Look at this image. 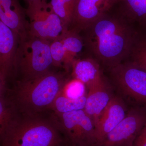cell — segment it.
Listing matches in <instances>:
<instances>
[{"label":"cell","mask_w":146,"mask_h":146,"mask_svg":"<svg viewBox=\"0 0 146 146\" xmlns=\"http://www.w3.org/2000/svg\"><path fill=\"white\" fill-rule=\"evenodd\" d=\"M110 11L84 31L83 38L96 59L110 68L129 56L138 36L122 16L112 15Z\"/></svg>","instance_id":"1"},{"label":"cell","mask_w":146,"mask_h":146,"mask_svg":"<svg viewBox=\"0 0 146 146\" xmlns=\"http://www.w3.org/2000/svg\"><path fill=\"white\" fill-rule=\"evenodd\" d=\"M68 73L65 71L52 70L37 78L15 80L12 89L7 90L9 97L5 98L18 114L43 116L50 110L54 100L70 78Z\"/></svg>","instance_id":"2"},{"label":"cell","mask_w":146,"mask_h":146,"mask_svg":"<svg viewBox=\"0 0 146 146\" xmlns=\"http://www.w3.org/2000/svg\"><path fill=\"white\" fill-rule=\"evenodd\" d=\"M0 142L1 146H66L63 136L50 118L17 113L0 130Z\"/></svg>","instance_id":"3"},{"label":"cell","mask_w":146,"mask_h":146,"mask_svg":"<svg viewBox=\"0 0 146 146\" xmlns=\"http://www.w3.org/2000/svg\"><path fill=\"white\" fill-rule=\"evenodd\" d=\"M50 43L29 34L20 40L15 64L14 78L16 80L37 78L52 71L53 65Z\"/></svg>","instance_id":"4"},{"label":"cell","mask_w":146,"mask_h":146,"mask_svg":"<svg viewBox=\"0 0 146 146\" xmlns=\"http://www.w3.org/2000/svg\"><path fill=\"white\" fill-rule=\"evenodd\" d=\"M65 139L67 146H95L94 121L84 110L59 114L50 117Z\"/></svg>","instance_id":"5"},{"label":"cell","mask_w":146,"mask_h":146,"mask_svg":"<svg viewBox=\"0 0 146 146\" xmlns=\"http://www.w3.org/2000/svg\"><path fill=\"white\" fill-rule=\"evenodd\" d=\"M29 18V34L50 42L59 38L65 29L61 19L47 1L39 0L26 9Z\"/></svg>","instance_id":"6"},{"label":"cell","mask_w":146,"mask_h":146,"mask_svg":"<svg viewBox=\"0 0 146 146\" xmlns=\"http://www.w3.org/2000/svg\"><path fill=\"white\" fill-rule=\"evenodd\" d=\"M112 82L121 93L146 108V72L132 61L110 68Z\"/></svg>","instance_id":"7"},{"label":"cell","mask_w":146,"mask_h":146,"mask_svg":"<svg viewBox=\"0 0 146 146\" xmlns=\"http://www.w3.org/2000/svg\"><path fill=\"white\" fill-rule=\"evenodd\" d=\"M146 122V108H131L125 117L97 146H133Z\"/></svg>","instance_id":"8"},{"label":"cell","mask_w":146,"mask_h":146,"mask_svg":"<svg viewBox=\"0 0 146 146\" xmlns=\"http://www.w3.org/2000/svg\"><path fill=\"white\" fill-rule=\"evenodd\" d=\"M20 37L0 21V97L7 90L9 79L14 78Z\"/></svg>","instance_id":"9"},{"label":"cell","mask_w":146,"mask_h":146,"mask_svg":"<svg viewBox=\"0 0 146 146\" xmlns=\"http://www.w3.org/2000/svg\"><path fill=\"white\" fill-rule=\"evenodd\" d=\"M119 0H76L69 29L84 31L95 21L112 10Z\"/></svg>","instance_id":"10"},{"label":"cell","mask_w":146,"mask_h":146,"mask_svg":"<svg viewBox=\"0 0 146 146\" xmlns=\"http://www.w3.org/2000/svg\"><path fill=\"white\" fill-rule=\"evenodd\" d=\"M127 109L121 98L114 96L95 124L97 146L123 120Z\"/></svg>","instance_id":"11"},{"label":"cell","mask_w":146,"mask_h":146,"mask_svg":"<svg viewBox=\"0 0 146 146\" xmlns=\"http://www.w3.org/2000/svg\"><path fill=\"white\" fill-rule=\"evenodd\" d=\"M26 9L19 0H0V21L20 36L21 40L29 34V23Z\"/></svg>","instance_id":"12"},{"label":"cell","mask_w":146,"mask_h":146,"mask_svg":"<svg viewBox=\"0 0 146 146\" xmlns=\"http://www.w3.org/2000/svg\"><path fill=\"white\" fill-rule=\"evenodd\" d=\"M84 110L94 121L95 125L115 95L105 78L88 89Z\"/></svg>","instance_id":"13"},{"label":"cell","mask_w":146,"mask_h":146,"mask_svg":"<svg viewBox=\"0 0 146 146\" xmlns=\"http://www.w3.org/2000/svg\"><path fill=\"white\" fill-rule=\"evenodd\" d=\"M71 76L86 85L87 89L105 78L98 61L91 58H79L71 67Z\"/></svg>","instance_id":"14"},{"label":"cell","mask_w":146,"mask_h":146,"mask_svg":"<svg viewBox=\"0 0 146 146\" xmlns=\"http://www.w3.org/2000/svg\"><path fill=\"white\" fill-rule=\"evenodd\" d=\"M59 38L63 43L65 52L63 69L69 72L73 63L79 58L84 46V41L79 33L70 29L64 30Z\"/></svg>","instance_id":"15"},{"label":"cell","mask_w":146,"mask_h":146,"mask_svg":"<svg viewBox=\"0 0 146 146\" xmlns=\"http://www.w3.org/2000/svg\"><path fill=\"white\" fill-rule=\"evenodd\" d=\"M116 5L123 17L146 27V0H119Z\"/></svg>","instance_id":"16"},{"label":"cell","mask_w":146,"mask_h":146,"mask_svg":"<svg viewBox=\"0 0 146 146\" xmlns=\"http://www.w3.org/2000/svg\"><path fill=\"white\" fill-rule=\"evenodd\" d=\"M86 96L73 99L68 98L61 91L53 103L50 110L54 113L62 114L84 110L86 104Z\"/></svg>","instance_id":"17"},{"label":"cell","mask_w":146,"mask_h":146,"mask_svg":"<svg viewBox=\"0 0 146 146\" xmlns=\"http://www.w3.org/2000/svg\"><path fill=\"white\" fill-rule=\"evenodd\" d=\"M76 0H50V5L59 16L65 29H68L72 21Z\"/></svg>","instance_id":"18"},{"label":"cell","mask_w":146,"mask_h":146,"mask_svg":"<svg viewBox=\"0 0 146 146\" xmlns=\"http://www.w3.org/2000/svg\"><path fill=\"white\" fill-rule=\"evenodd\" d=\"M129 56L131 61L146 72V36H137Z\"/></svg>","instance_id":"19"},{"label":"cell","mask_w":146,"mask_h":146,"mask_svg":"<svg viewBox=\"0 0 146 146\" xmlns=\"http://www.w3.org/2000/svg\"><path fill=\"white\" fill-rule=\"evenodd\" d=\"M86 85L78 79L72 77L66 82L61 92L70 98L75 99L86 96Z\"/></svg>","instance_id":"20"},{"label":"cell","mask_w":146,"mask_h":146,"mask_svg":"<svg viewBox=\"0 0 146 146\" xmlns=\"http://www.w3.org/2000/svg\"><path fill=\"white\" fill-rule=\"evenodd\" d=\"M50 50L53 66L63 68L65 62V52L63 43L59 38L51 42Z\"/></svg>","instance_id":"21"},{"label":"cell","mask_w":146,"mask_h":146,"mask_svg":"<svg viewBox=\"0 0 146 146\" xmlns=\"http://www.w3.org/2000/svg\"><path fill=\"white\" fill-rule=\"evenodd\" d=\"M16 113L5 97H0V130L10 123Z\"/></svg>","instance_id":"22"},{"label":"cell","mask_w":146,"mask_h":146,"mask_svg":"<svg viewBox=\"0 0 146 146\" xmlns=\"http://www.w3.org/2000/svg\"><path fill=\"white\" fill-rule=\"evenodd\" d=\"M133 146H146V122L136 137Z\"/></svg>","instance_id":"23"},{"label":"cell","mask_w":146,"mask_h":146,"mask_svg":"<svg viewBox=\"0 0 146 146\" xmlns=\"http://www.w3.org/2000/svg\"><path fill=\"white\" fill-rule=\"evenodd\" d=\"M25 1L28 4V5H29L34 2L36 1H39V0H25ZM42 1H47V0H42Z\"/></svg>","instance_id":"24"},{"label":"cell","mask_w":146,"mask_h":146,"mask_svg":"<svg viewBox=\"0 0 146 146\" xmlns=\"http://www.w3.org/2000/svg\"><path fill=\"white\" fill-rule=\"evenodd\" d=\"M66 146L64 145H60V146Z\"/></svg>","instance_id":"25"}]
</instances>
